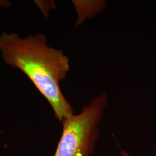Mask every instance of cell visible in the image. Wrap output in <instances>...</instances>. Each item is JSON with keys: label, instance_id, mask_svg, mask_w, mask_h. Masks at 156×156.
Returning <instances> with one entry per match:
<instances>
[{"label": "cell", "instance_id": "obj_1", "mask_svg": "<svg viewBox=\"0 0 156 156\" xmlns=\"http://www.w3.org/2000/svg\"><path fill=\"white\" fill-rule=\"evenodd\" d=\"M0 53L6 64L24 73L51 106L57 119L62 122L73 115V107L60 86L69 70V59L62 50L51 48L42 34L21 37L0 34Z\"/></svg>", "mask_w": 156, "mask_h": 156}, {"label": "cell", "instance_id": "obj_2", "mask_svg": "<svg viewBox=\"0 0 156 156\" xmlns=\"http://www.w3.org/2000/svg\"><path fill=\"white\" fill-rule=\"evenodd\" d=\"M104 93L93 98L78 115L62 122V136L54 156H90L94 150L100 129L98 124L108 105Z\"/></svg>", "mask_w": 156, "mask_h": 156}, {"label": "cell", "instance_id": "obj_3", "mask_svg": "<svg viewBox=\"0 0 156 156\" xmlns=\"http://www.w3.org/2000/svg\"><path fill=\"white\" fill-rule=\"evenodd\" d=\"M11 2L8 0H0V8H8L11 6Z\"/></svg>", "mask_w": 156, "mask_h": 156}, {"label": "cell", "instance_id": "obj_4", "mask_svg": "<svg viewBox=\"0 0 156 156\" xmlns=\"http://www.w3.org/2000/svg\"><path fill=\"white\" fill-rule=\"evenodd\" d=\"M120 155L121 156H132L130 154H129L127 152H126V151H124L123 149H122V151H120Z\"/></svg>", "mask_w": 156, "mask_h": 156}]
</instances>
